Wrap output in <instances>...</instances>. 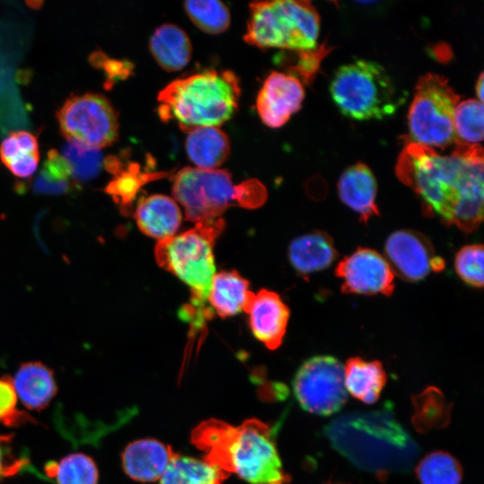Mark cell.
Wrapping results in <instances>:
<instances>
[{
	"label": "cell",
	"mask_w": 484,
	"mask_h": 484,
	"mask_svg": "<svg viewBox=\"0 0 484 484\" xmlns=\"http://www.w3.org/2000/svg\"><path fill=\"white\" fill-rule=\"evenodd\" d=\"M186 151L195 168L205 170L218 169L227 160L230 143L219 127L208 126L187 133Z\"/></svg>",
	"instance_id": "cell-22"
},
{
	"label": "cell",
	"mask_w": 484,
	"mask_h": 484,
	"mask_svg": "<svg viewBox=\"0 0 484 484\" xmlns=\"http://www.w3.org/2000/svg\"><path fill=\"white\" fill-rule=\"evenodd\" d=\"M172 194L184 207L186 220L195 223L215 221L233 205L258 207L266 199V190L256 179L234 185L227 170L193 167L176 174Z\"/></svg>",
	"instance_id": "cell-4"
},
{
	"label": "cell",
	"mask_w": 484,
	"mask_h": 484,
	"mask_svg": "<svg viewBox=\"0 0 484 484\" xmlns=\"http://www.w3.org/2000/svg\"><path fill=\"white\" fill-rule=\"evenodd\" d=\"M385 253L394 274L407 281H421L431 272H440L445 267L428 238L415 230L391 233L385 243Z\"/></svg>",
	"instance_id": "cell-12"
},
{
	"label": "cell",
	"mask_w": 484,
	"mask_h": 484,
	"mask_svg": "<svg viewBox=\"0 0 484 484\" xmlns=\"http://www.w3.org/2000/svg\"><path fill=\"white\" fill-rule=\"evenodd\" d=\"M330 94L342 115L359 121L390 117L405 101V93L385 69L365 59L340 66L331 81Z\"/></svg>",
	"instance_id": "cell-5"
},
{
	"label": "cell",
	"mask_w": 484,
	"mask_h": 484,
	"mask_svg": "<svg viewBox=\"0 0 484 484\" xmlns=\"http://www.w3.org/2000/svg\"><path fill=\"white\" fill-rule=\"evenodd\" d=\"M394 275L386 258L366 247L344 256L335 268V276L342 281L341 290L344 294L391 296Z\"/></svg>",
	"instance_id": "cell-11"
},
{
	"label": "cell",
	"mask_w": 484,
	"mask_h": 484,
	"mask_svg": "<svg viewBox=\"0 0 484 484\" xmlns=\"http://www.w3.org/2000/svg\"><path fill=\"white\" fill-rule=\"evenodd\" d=\"M71 168L66 160L56 150H50L33 187L36 193L61 194L71 186Z\"/></svg>",
	"instance_id": "cell-30"
},
{
	"label": "cell",
	"mask_w": 484,
	"mask_h": 484,
	"mask_svg": "<svg viewBox=\"0 0 484 484\" xmlns=\"http://www.w3.org/2000/svg\"><path fill=\"white\" fill-rule=\"evenodd\" d=\"M18 396L13 378L8 376L0 377V424L7 427H19L27 422L37 423L25 411L18 409Z\"/></svg>",
	"instance_id": "cell-34"
},
{
	"label": "cell",
	"mask_w": 484,
	"mask_h": 484,
	"mask_svg": "<svg viewBox=\"0 0 484 484\" xmlns=\"http://www.w3.org/2000/svg\"><path fill=\"white\" fill-rule=\"evenodd\" d=\"M56 117L69 142L100 150L111 145L118 135L117 114L109 100L99 94L69 98Z\"/></svg>",
	"instance_id": "cell-9"
},
{
	"label": "cell",
	"mask_w": 484,
	"mask_h": 484,
	"mask_svg": "<svg viewBox=\"0 0 484 484\" xmlns=\"http://www.w3.org/2000/svg\"><path fill=\"white\" fill-rule=\"evenodd\" d=\"M150 51L158 65L168 72L186 67L192 56V43L178 26L165 23L159 26L149 41Z\"/></svg>",
	"instance_id": "cell-21"
},
{
	"label": "cell",
	"mask_w": 484,
	"mask_h": 484,
	"mask_svg": "<svg viewBox=\"0 0 484 484\" xmlns=\"http://www.w3.org/2000/svg\"><path fill=\"white\" fill-rule=\"evenodd\" d=\"M454 268L457 275L466 284L474 288L483 286V246L468 245L456 254Z\"/></svg>",
	"instance_id": "cell-33"
},
{
	"label": "cell",
	"mask_w": 484,
	"mask_h": 484,
	"mask_svg": "<svg viewBox=\"0 0 484 484\" xmlns=\"http://www.w3.org/2000/svg\"><path fill=\"white\" fill-rule=\"evenodd\" d=\"M134 219L140 230L159 240L174 236L182 220L176 201L164 194H152L138 203Z\"/></svg>",
	"instance_id": "cell-17"
},
{
	"label": "cell",
	"mask_w": 484,
	"mask_h": 484,
	"mask_svg": "<svg viewBox=\"0 0 484 484\" xmlns=\"http://www.w3.org/2000/svg\"><path fill=\"white\" fill-rule=\"evenodd\" d=\"M0 158L16 177H30L37 170L39 160L37 138L26 131L11 133L0 144Z\"/></svg>",
	"instance_id": "cell-24"
},
{
	"label": "cell",
	"mask_w": 484,
	"mask_h": 484,
	"mask_svg": "<svg viewBox=\"0 0 484 484\" xmlns=\"http://www.w3.org/2000/svg\"><path fill=\"white\" fill-rule=\"evenodd\" d=\"M184 9L193 23L206 33L219 34L229 26V11L220 1H186Z\"/></svg>",
	"instance_id": "cell-29"
},
{
	"label": "cell",
	"mask_w": 484,
	"mask_h": 484,
	"mask_svg": "<svg viewBox=\"0 0 484 484\" xmlns=\"http://www.w3.org/2000/svg\"><path fill=\"white\" fill-rule=\"evenodd\" d=\"M248 287V281L236 271L214 274L208 295L212 310L221 318L245 311L255 295Z\"/></svg>",
	"instance_id": "cell-20"
},
{
	"label": "cell",
	"mask_w": 484,
	"mask_h": 484,
	"mask_svg": "<svg viewBox=\"0 0 484 484\" xmlns=\"http://www.w3.org/2000/svg\"><path fill=\"white\" fill-rule=\"evenodd\" d=\"M113 175L115 177L108 184L105 192L125 212L130 209L141 186L148 179L153 178V177L141 173L138 167L134 164L128 165L125 169L121 165Z\"/></svg>",
	"instance_id": "cell-31"
},
{
	"label": "cell",
	"mask_w": 484,
	"mask_h": 484,
	"mask_svg": "<svg viewBox=\"0 0 484 484\" xmlns=\"http://www.w3.org/2000/svg\"><path fill=\"white\" fill-rule=\"evenodd\" d=\"M459 101L447 78L432 73L421 76L408 113L412 142L432 149L454 144V113Z\"/></svg>",
	"instance_id": "cell-8"
},
{
	"label": "cell",
	"mask_w": 484,
	"mask_h": 484,
	"mask_svg": "<svg viewBox=\"0 0 484 484\" xmlns=\"http://www.w3.org/2000/svg\"><path fill=\"white\" fill-rule=\"evenodd\" d=\"M245 312L249 315L251 332L258 341L270 350L281 346L290 319V308L276 292L259 290Z\"/></svg>",
	"instance_id": "cell-14"
},
{
	"label": "cell",
	"mask_w": 484,
	"mask_h": 484,
	"mask_svg": "<svg viewBox=\"0 0 484 484\" xmlns=\"http://www.w3.org/2000/svg\"><path fill=\"white\" fill-rule=\"evenodd\" d=\"M293 391L301 407L313 414L337 412L347 401L343 365L334 357L315 356L298 369Z\"/></svg>",
	"instance_id": "cell-10"
},
{
	"label": "cell",
	"mask_w": 484,
	"mask_h": 484,
	"mask_svg": "<svg viewBox=\"0 0 484 484\" xmlns=\"http://www.w3.org/2000/svg\"><path fill=\"white\" fill-rule=\"evenodd\" d=\"M244 39L260 48L306 51L315 48L319 15L309 1L254 2Z\"/></svg>",
	"instance_id": "cell-7"
},
{
	"label": "cell",
	"mask_w": 484,
	"mask_h": 484,
	"mask_svg": "<svg viewBox=\"0 0 484 484\" xmlns=\"http://www.w3.org/2000/svg\"><path fill=\"white\" fill-rule=\"evenodd\" d=\"M337 255L333 238L321 230L296 238L290 242L288 250L291 266L301 275L328 268Z\"/></svg>",
	"instance_id": "cell-18"
},
{
	"label": "cell",
	"mask_w": 484,
	"mask_h": 484,
	"mask_svg": "<svg viewBox=\"0 0 484 484\" xmlns=\"http://www.w3.org/2000/svg\"><path fill=\"white\" fill-rule=\"evenodd\" d=\"M229 475L203 459L177 454L160 479V484H222Z\"/></svg>",
	"instance_id": "cell-25"
},
{
	"label": "cell",
	"mask_w": 484,
	"mask_h": 484,
	"mask_svg": "<svg viewBox=\"0 0 484 484\" xmlns=\"http://www.w3.org/2000/svg\"><path fill=\"white\" fill-rule=\"evenodd\" d=\"M343 370L345 387L350 394L367 404L378 400L387 380L380 361L353 357L347 359Z\"/></svg>",
	"instance_id": "cell-23"
},
{
	"label": "cell",
	"mask_w": 484,
	"mask_h": 484,
	"mask_svg": "<svg viewBox=\"0 0 484 484\" xmlns=\"http://www.w3.org/2000/svg\"><path fill=\"white\" fill-rule=\"evenodd\" d=\"M46 470L56 484H97L99 480L95 462L82 453L68 454L58 463L48 464Z\"/></svg>",
	"instance_id": "cell-26"
},
{
	"label": "cell",
	"mask_w": 484,
	"mask_h": 484,
	"mask_svg": "<svg viewBox=\"0 0 484 484\" xmlns=\"http://www.w3.org/2000/svg\"><path fill=\"white\" fill-rule=\"evenodd\" d=\"M224 225L221 218L195 223L191 229L159 240L155 246L158 264L190 288L191 306H207L215 274L213 246Z\"/></svg>",
	"instance_id": "cell-6"
},
{
	"label": "cell",
	"mask_w": 484,
	"mask_h": 484,
	"mask_svg": "<svg viewBox=\"0 0 484 484\" xmlns=\"http://www.w3.org/2000/svg\"><path fill=\"white\" fill-rule=\"evenodd\" d=\"M11 441V435H0V481L18 473L26 464V460L13 453Z\"/></svg>",
	"instance_id": "cell-35"
},
{
	"label": "cell",
	"mask_w": 484,
	"mask_h": 484,
	"mask_svg": "<svg viewBox=\"0 0 484 484\" xmlns=\"http://www.w3.org/2000/svg\"><path fill=\"white\" fill-rule=\"evenodd\" d=\"M420 484H460L462 470L459 462L445 452L426 455L416 468Z\"/></svg>",
	"instance_id": "cell-28"
},
{
	"label": "cell",
	"mask_w": 484,
	"mask_h": 484,
	"mask_svg": "<svg viewBox=\"0 0 484 484\" xmlns=\"http://www.w3.org/2000/svg\"><path fill=\"white\" fill-rule=\"evenodd\" d=\"M240 92L239 80L231 71L194 73L161 90L158 114L163 122L176 121L186 133L200 127H219L237 111Z\"/></svg>",
	"instance_id": "cell-3"
},
{
	"label": "cell",
	"mask_w": 484,
	"mask_h": 484,
	"mask_svg": "<svg viewBox=\"0 0 484 484\" xmlns=\"http://www.w3.org/2000/svg\"><path fill=\"white\" fill-rule=\"evenodd\" d=\"M483 73H481L479 76V79L477 81V84H476V93H477V97H478V100H480L481 103H483V93H484V91H483V88H484V83H483Z\"/></svg>",
	"instance_id": "cell-36"
},
{
	"label": "cell",
	"mask_w": 484,
	"mask_h": 484,
	"mask_svg": "<svg viewBox=\"0 0 484 484\" xmlns=\"http://www.w3.org/2000/svg\"><path fill=\"white\" fill-rule=\"evenodd\" d=\"M191 443L204 452L203 460L251 484H286L284 471L271 428L257 419L232 426L217 419L197 425Z\"/></svg>",
	"instance_id": "cell-2"
},
{
	"label": "cell",
	"mask_w": 484,
	"mask_h": 484,
	"mask_svg": "<svg viewBox=\"0 0 484 484\" xmlns=\"http://www.w3.org/2000/svg\"><path fill=\"white\" fill-rule=\"evenodd\" d=\"M376 193V177L362 162L346 169L339 178L338 194L341 202L357 212L364 223L379 215Z\"/></svg>",
	"instance_id": "cell-16"
},
{
	"label": "cell",
	"mask_w": 484,
	"mask_h": 484,
	"mask_svg": "<svg viewBox=\"0 0 484 484\" xmlns=\"http://www.w3.org/2000/svg\"><path fill=\"white\" fill-rule=\"evenodd\" d=\"M483 149L455 144L444 156L434 149L410 142L401 152L398 178L421 199L428 212L470 233L483 217Z\"/></svg>",
	"instance_id": "cell-1"
},
{
	"label": "cell",
	"mask_w": 484,
	"mask_h": 484,
	"mask_svg": "<svg viewBox=\"0 0 484 484\" xmlns=\"http://www.w3.org/2000/svg\"><path fill=\"white\" fill-rule=\"evenodd\" d=\"M62 156L71 168L72 178L77 181L94 178L104 160L100 150L69 141L63 148Z\"/></svg>",
	"instance_id": "cell-32"
},
{
	"label": "cell",
	"mask_w": 484,
	"mask_h": 484,
	"mask_svg": "<svg viewBox=\"0 0 484 484\" xmlns=\"http://www.w3.org/2000/svg\"><path fill=\"white\" fill-rule=\"evenodd\" d=\"M304 98L299 79L274 71L265 79L257 95L256 110L264 125L278 128L301 108Z\"/></svg>",
	"instance_id": "cell-13"
},
{
	"label": "cell",
	"mask_w": 484,
	"mask_h": 484,
	"mask_svg": "<svg viewBox=\"0 0 484 484\" xmlns=\"http://www.w3.org/2000/svg\"><path fill=\"white\" fill-rule=\"evenodd\" d=\"M176 454L170 445L156 439H138L125 448L122 466L134 480L156 481L161 478Z\"/></svg>",
	"instance_id": "cell-15"
},
{
	"label": "cell",
	"mask_w": 484,
	"mask_h": 484,
	"mask_svg": "<svg viewBox=\"0 0 484 484\" xmlns=\"http://www.w3.org/2000/svg\"><path fill=\"white\" fill-rule=\"evenodd\" d=\"M22 403L29 410H44L56 393L53 371L39 361L22 364L13 378Z\"/></svg>",
	"instance_id": "cell-19"
},
{
	"label": "cell",
	"mask_w": 484,
	"mask_h": 484,
	"mask_svg": "<svg viewBox=\"0 0 484 484\" xmlns=\"http://www.w3.org/2000/svg\"><path fill=\"white\" fill-rule=\"evenodd\" d=\"M483 103L475 99L459 101L454 113L455 144L479 145L483 140Z\"/></svg>",
	"instance_id": "cell-27"
}]
</instances>
